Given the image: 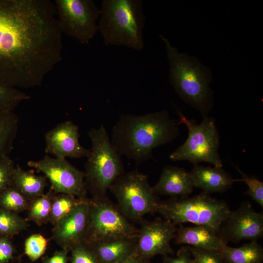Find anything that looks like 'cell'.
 Returning <instances> with one entry per match:
<instances>
[{
	"label": "cell",
	"mask_w": 263,
	"mask_h": 263,
	"mask_svg": "<svg viewBox=\"0 0 263 263\" xmlns=\"http://www.w3.org/2000/svg\"><path fill=\"white\" fill-rule=\"evenodd\" d=\"M98 23L104 44L143 49L145 17L141 0H103Z\"/></svg>",
	"instance_id": "277c9868"
},
{
	"label": "cell",
	"mask_w": 263,
	"mask_h": 263,
	"mask_svg": "<svg viewBox=\"0 0 263 263\" xmlns=\"http://www.w3.org/2000/svg\"><path fill=\"white\" fill-rule=\"evenodd\" d=\"M179 225L174 237L177 244H188L198 248L218 251L227 245V243L219 233L209 226Z\"/></svg>",
	"instance_id": "2e32d148"
},
{
	"label": "cell",
	"mask_w": 263,
	"mask_h": 263,
	"mask_svg": "<svg viewBox=\"0 0 263 263\" xmlns=\"http://www.w3.org/2000/svg\"><path fill=\"white\" fill-rule=\"evenodd\" d=\"M30 96L17 88L0 84V111H14Z\"/></svg>",
	"instance_id": "4316f807"
},
{
	"label": "cell",
	"mask_w": 263,
	"mask_h": 263,
	"mask_svg": "<svg viewBox=\"0 0 263 263\" xmlns=\"http://www.w3.org/2000/svg\"><path fill=\"white\" fill-rule=\"evenodd\" d=\"M193 263H226L218 251L208 250L188 246Z\"/></svg>",
	"instance_id": "f546056e"
},
{
	"label": "cell",
	"mask_w": 263,
	"mask_h": 263,
	"mask_svg": "<svg viewBox=\"0 0 263 263\" xmlns=\"http://www.w3.org/2000/svg\"><path fill=\"white\" fill-rule=\"evenodd\" d=\"M219 252L226 263H262L263 260V248L257 241L239 247L226 245Z\"/></svg>",
	"instance_id": "44dd1931"
},
{
	"label": "cell",
	"mask_w": 263,
	"mask_h": 263,
	"mask_svg": "<svg viewBox=\"0 0 263 263\" xmlns=\"http://www.w3.org/2000/svg\"><path fill=\"white\" fill-rule=\"evenodd\" d=\"M29 167L42 172L56 194H66L77 198L86 197L84 173L71 164L65 158H53L46 154L39 160H30Z\"/></svg>",
	"instance_id": "8fae6325"
},
{
	"label": "cell",
	"mask_w": 263,
	"mask_h": 263,
	"mask_svg": "<svg viewBox=\"0 0 263 263\" xmlns=\"http://www.w3.org/2000/svg\"><path fill=\"white\" fill-rule=\"evenodd\" d=\"M29 225L27 220L18 213L0 207V236L11 237L26 230Z\"/></svg>",
	"instance_id": "cb8c5ba5"
},
{
	"label": "cell",
	"mask_w": 263,
	"mask_h": 263,
	"mask_svg": "<svg viewBox=\"0 0 263 263\" xmlns=\"http://www.w3.org/2000/svg\"><path fill=\"white\" fill-rule=\"evenodd\" d=\"M57 19L62 33L88 44L98 31L100 9L91 0H56Z\"/></svg>",
	"instance_id": "30bf717a"
},
{
	"label": "cell",
	"mask_w": 263,
	"mask_h": 263,
	"mask_svg": "<svg viewBox=\"0 0 263 263\" xmlns=\"http://www.w3.org/2000/svg\"><path fill=\"white\" fill-rule=\"evenodd\" d=\"M12 185L30 201L45 193L47 185V178L44 176L37 175L26 171L16 165Z\"/></svg>",
	"instance_id": "ffe728a7"
},
{
	"label": "cell",
	"mask_w": 263,
	"mask_h": 263,
	"mask_svg": "<svg viewBox=\"0 0 263 263\" xmlns=\"http://www.w3.org/2000/svg\"><path fill=\"white\" fill-rule=\"evenodd\" d=\"M79 137L78 127L72 121L60 123L45 133V151L55 157H87L90 149L80 144Z\"/></svg>",
	"instance_id": "9a60e30c"
},
{
	"label": "cell",
	"mask_w": 263,
	"mask_h": 263,
	"mask_svg": "<svg viewBox=\"0 0 263 263\" xmlns=\"http://www.w3.org/2000/svg\"><path fill=\"white\" fill-rule=\"evenodd\" d=\"M193 188L188 172L174 166L165 167L159 180L152 187L156 195L169 196L171 198L188 197Z\"/></svg>",
	"instance_id": "e0dca14e"
},
{
	"label": "cell",
	"mask_w": 263,
	"mask_h": 263,
	"mask_svg": "<svg viewBox=\"0 0 263 263\" xmlns=\"http://www.w3.org/2000/svg\"><path fill=\"white\" fill-rule=\"evenodd\" d=\"M159 36L165 45L171 85L185 103L203 117L207 116L213 104V91L209 86L212 80L211 69L196 57L179 52L168 39Z\"/></svg>",
	"instance_id": "3957f363"
},
{
	"label": "cell",
	"mask_w": 263,
	"mask_h": 263,
	"mask_svg": "<svg viewBox=\"0 0 263 263\" xmlns=\"http://www.w3.org/2000/svg\"><path fill=\"white\" fill-rule=\"evenodd\" d=\"M30 202L12 185L0 194V207L16 213L27 210Z\"/></svg>",
	"instance_id": "484cf974"
},
{
	"label": "cell",
	"mask_w": 263,
	"mask_h": 263,
	"mask_svg": "<svg viewBox=\"0 0 263 263\" xmlns=\"http://www.w3.org/2000/svg\"><path fill=\"white\" fill-rule=\"evenodd\" d=\"M14 248L9 238L0 236V263H7L13 257Z\"/></svg>",
	"instance_id": "d6a6232c"
},
{
	"label": "cell",
	"mask_w": 263,
	"mask_h": 263,
	"mask_svg": "<svg viewBox=\"0 0 263 263\" xmlns=\"http://www.w3.org/2000/svg\"><path fill=\"white\" fill-rule=\"evenodd\" d=\"M179 114L181 124L188 129V135L184 143L170 154V159L187 160L193 165L207 162L222 168L218 153L220 136L215 119L206 116L198 124L194 120L187 119L182 112H179Z\"/></svg>",
	"instance_id": "52a82bcc"
},
{
	"label": "cell",
	"mask_w": 263,
	"mask_h": 263,
	"mask_svg": "<svg viewBox=\"0 0 263 263\" xmlns=\"http://www.w3.org/2000/svg\"><path fill=\"white\" fill-rule=\"evenodd\" d=\"M109 189L117 201V207L128 219L140 220L147 214L156 212L158 202L147 175L135 169L118 177Z\"/></svg>",
	"instance_id": "ba28073f"
},
{
	"label": "cell",
	"mask_w": 263,
	"mask_h": 263,
	"mask_svg": "<svg viewBox=\"0 0 263 263\" xmlns=\"http://www.w3.org/2000/svg\"><path fill=\"white\" fill-rule=\"evenodd\" d=\"M179 119L163 110L143 115L123 114L113 125L111 141L116 151L140 164L152 157L154 149L180 135Z\"/></svg>",
	"instance_id": "7a4b0ae2"
},
{
	"label": "cell",
	"mask_w": 263,
	"mask_h": 263,
	"mask_svg": "<svg viewBox=\"0 0 263 263\" xmlns=\"http://www.w3.org/2000/svg\"><path fill=\"white\" fill-rule=\"evenodd\" d=\"M82 198L66 194L56 195L52 200L49 222L55 225L70 213Z\"/></svg>",
	"instance_id": "d4e9b609"
},
{
	"label": "cell",
	"mask_w": 263,
	"mask_h": 263,
	"mask_svg": "<svg viewBox=\"0 0 263 263\" xmlns=\"http://www.w3.org/2000/svg\"><path fill=\"white\" fill-rule=\"evenodd\" d=\"M56 195L50 188L43 195L30 201L27 209V220L38 226L49 222L52 200Z\"/></svg>",
	"instance_id": "603a6c76"
},
{
	"label": "cell",
	"mask_w": 263,
	"mask_h": 263,
	"mask_svg": "<svg viewBox=\"0 0 263 263\" xmlns=\"http://www.w3.org/2000/svg\"><path fill=\"white\" fill-rule=\"evenodd\" d=\"M147 261L139 257L135 254L118 263H147Z\"/></svg>",
	"instance_id": "d590c367"
},
{
	"label": "cell",
	"mask_w": 263,
	"mask_h": 263,
	"mask_svg": "<svg viewBox=\"0 0 263 263\" xmlns=\"http://www.w3.org/2000/svg\"><path fill=\"white\" fill-rule=\"evenodd\" d=\"M19 118L14 111H0V158L9 156L14 148Z\"/></svg>",
	"instance_id": "7402d4cb"
},
{
	"label": "cell",
	"mask_w": 263,
	"mask_h": 263,
	"mask_svg": "<svg viewBox=\"0 0 263 263\" xmlns=\"http://www.w3.org/2000/svg\"><path fill=\"white\" fill-rule=\"evenodd\" d=\"M70 250L72 263H99L93 253L83 243L75 244Z\"/></svg>",
	"instance_id": "1f68e13d"
},
{
	"label": "cell",
	"mask_w": 263,
	"mask_h": 263,
	"mask_svg": "<svg viewBox=\"0 0 263 263\" xmlns=\"http://www.w3.org/2000/svg\"><path fill=\"white\" fill-rule=\"evenodd\" d=\"M219 234L227 243L257 241L263 235V214L256 212L249 202H244L231 211Z\"/></svg>",
	"instance_id": "4fadbf2b"
},
{
	"label": "cell",
	"mask_w": 263,
	"mask_h": 263,
	"mask_svg": "<svg viewBox=\"0 0 263 263\" xmlns=\"http://www.w3.org/2000/svg\"><path fill=\"white\" fill-rule=\"evenodd\" d=\"M230 212L225 202L203 192L192 197L159 201L156 209V212L175 225L190 223L209 226L218 233Z\"/></svg>",
	"instance_id": "8992f818"
},
{
	"label": "cell",
	"mask_w": 263,
	"mask_h": 263,
	"mask_svg": "<svg viewBox=\"0 0 263 263\" xmlns=\"http://www.w3.org/2000/svg\"><path fill=\"white\" fill-rule=\"evenodd\" d=\"M88 134L92 147L84 165L85 186L93 198H103L113 183L124 173V167L103 124L90 129Z\"/></svg>",
	"instance_id": "5b68a950"
},
{
	"label": "cell",
	"mask_w": 263,
	"mask_h": 263,
	"mask_svg": "<svg viewBox=\"0 0 263 263\" xmlns=\"http://www.w3.org/2000/svg\"><path fill=\"white\" fill-rule=\"evenodd\" d=\"M88 223V199L85 197L54 225L52 239L62 249L69 251L75 244L84 242Z\"/></svg>",
	"instance_id": "5bb4252c"
},
{
	"label": "cell",
	"mask_w": 263,
	"mask_h": 263,
	"mask_svg": "<svg viewBox=\"0 0 263 263\" xmlns=\"http://www.w3.org/2000/svg\"><path fill=\"white\" fill-rule=\"evenodd\" d=\"M137 238H121L84 243L99 263H118L135 254Z\"/></svg>",
	"instance_id": "d6986e66"
},
{
	"label": "cell",
	"mask_w": 263,
	"mask_h": 263,
	"mask_svg": "<svg viewBox=\"0 0 263 263\" xmlns=\"http://www.w3.org/2000/svg\"><path fill=\"white\" fill-rule=\"evenodd\" d=\"M188 174L193 187L202 189L203 192L208 194L225 192L234 182L231 175L222 168L194 164Z\"/></svg>",
	"instance_id": "ac0fdd59"
},
{
	"label": "cell",
	"mask_w": 263,
	"mask_h": 263,
	"mask_svg": "<svg viewBox=\"0 0 263 263\" xmlns=\"http://www.w3.org/2000/svg\"><path fill=\"white\" fill-rule=\"evenodd\" d=\"M89 223L83 243L121 238H137L139 229L106 196L88 199Z\"/></svg>",
	"instance_id": "9c48e42d"
},
{
	"label": "cell",
	"mask_w": 263,
	"mask_h": 263,
	"mask_svg": "<svg viewBox=\"0 0 263 263\" xmlns=\"http://www.w3.org/2000/svg\"><path fill=\"white\" fill-rule=\"evenodd\" d=\"M175 226L160 218L143 222L137 237L135 255L147 260L158 255L172 254L170 242L175 235Z\"/></svg>",
	"instance_id": "7c38bea8"
},
{
	"label": "cell",
	"mask_w": 263,
	"mask_h": 263,
	"mask_svg": "<svg viewBox=\"0 0 263 263\" xmlns=\"http://www.w3.org/2000/svg\"><path fill=\"white\" fill-rule=\"evenodd\" d=\"M62 33L50 0H0V84L41 85L62 59Z\"/></svg>",
	"instance_id": "6da1fadb"
},
{
	"label": "cell",
	"mask_w": 263,
	"mask_h": 263,
	"mask_svg": "<svg viewBox=\"0 0 263 263\" xmlns=\"http://www.w3.org/2000/svg\"><path fill=\"white\" fill-rule=\"evenodd\" d=\"M69 251L62 249L56 252L52 256L44 259V263H67Z\"/></svg>",
	"instance_id": "e575fe53"
},
{
	"label": "cell",
	"mask_w": 263,
	"mask_h": 263,
	"mask_svg": "<svg viewBox=\"0 0 263 263\" xmlns=\"http://www.w3.org/2000/svg\"><path fill=\"white\" fill-rule=\"evenodd\" d=\"M163 263H193V262L188 247L186 246L180 248L175 257L164 256Z\"/></svg>",
	"instance_id": "836d02e7"
},
{
	"label": "cell",
	"mask_w": 263,
	"mask_h": 263,
	"mask_svg": "<svg viewBox=\"0 0 263 263\" xmlns=\"http://www.w3.org/2000/svg\"><path fill=\"white\" fill-rule=\"evenodd\" d=\"M15 167L9 156L0 158V194L12 185Z\"/></svg>",
	"instance_id": "4dcf8cb0"
},
{
	"label": "cell",
	"mask_w": 263,
	"mask_h": 263,
	"mask_svg": "<svg viewBox=\"0 0 263 263\" xmlns=\"http://www.w3.org/2000/svg\"><path fill=\"white\" fill-rule=\"evenodd\" d=\"M48 242V240L40 234L31 235L25 242V254L32 261L38 260L45 253Z\"/></svg>",
	"instance_id": "f1b7e54d"
},
{
	"label": "cell",
	"mask_w": 263,
	"mask_h": 263,
	"mask_svg": "<svg viewBox=\"0 0 263 263\" xmlns=\"http://www.w3.org/2000/svg\"><path fill=\"white\" fill-rule=\"evenodd\" d=\"M242 177L238 179H234L235 182H243L247 185L248 190L245 192L246 195L250 196L252 200L263 207V182L258 178L249 176L242 171L237 166L234 165Z\"/></svg>",
	"instance_id": "83f0119b"
}]
</instances>
